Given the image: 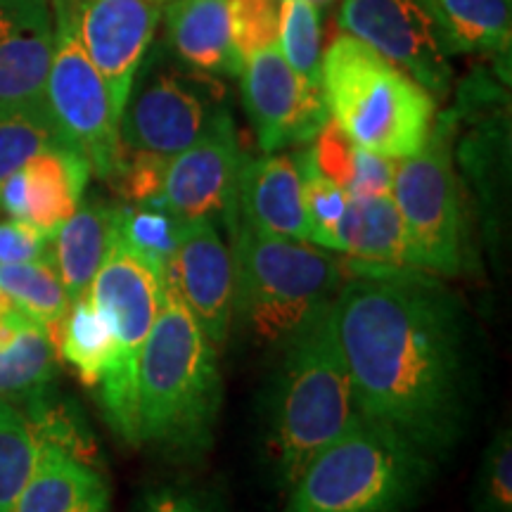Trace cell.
<instances>
[{"label": "cell", "mask_w": 512, "mask_h": 512, "mask_svg": "<svg viewBox=\"0 0 512 512\" xmlns=\"http://www.w3.org/2000/svg\"><path fill=\"white\" fill-rule=\"evenodd\" d=\"M332 311L356 411L430 456L463 437L472 368L463 304L413 268L351 261Z\"/></svg>", "instance_id": "cell-1"}, {"label": "cell", "mask_w": 512, "mask_h": 512, "mask_svg": "<svg viewBox=\"0 0 512 512\" xmlns=\"http://www.w3.org/2000/svg\"><path fill=\"white\" fill-rule=\"evenodd\" d=\"M221 399L219 351L164 280L157 320L138 363L133 446L176 458L200 456L214 439Z\"/></svg>", "instance_id": "cell-2"}, {"label": "cell", "mask_w": 512, "mask_h": 512, "mask_svg": "<svg viewBox=\"0 0 512 512\" xmlns=\"http://www.w3.org/2000/svg\"><path fill=\"white\" fill-rule=\"evenodd\" d=\"M335 302V299H332ZM332 302L318 306L283 342L268 420V448L287 486L323 446L358 420Z\"/></svg>", "instance_id": "cell-3"}, {"label": "cell", "mask_w": 512, "mask_h": 512, "mask_svg": "<svg viewBox=\"0 0 512 512\" xmlns=\"http://www.w3.org/2000/svg\"><path fill=\"white\" fill-rule=\"evenodd\" d=\"M320 88L332 124L389 159L415 155L437 119V100L413 76L344 31L323 50Z\"/></svg>", "instance_id": "cell-4"}, {"label": "cell", "mask_w": 512, "mask_h": 512, "mask_svg": "<svg viewBox=\"0 0 512 512\" xmlns=\"http://www.w3.org/2000/svg\"><path fill=\"white\" fill-rule=\"evenodd\" d=\"M430 475V453L358 415L304 467L290 486L285 512H406Z\"/></svg>", "instance_id": "cell-5"}, {"label": "cell", "mask_w": 512, "mask_h": 512, "mask_svg": "<svg viewBox=\"0 0 512 512\" xmlns=\"http://www.w3.org/2000/svg\"><path fill=\"white\" fill-rule=\"evenodd\" d=\"M235 311L264 344H280L318 306L332 302L349 261L313 242L280 238L230 216Z\"/></svg>", "instance_id": "cell-6"}, {"label": "cell", "mask_w": 512, "mask_h": 512, "mask_svg": "<svg viewBox=\"0 0 512 512\" xmlns=\"http://www.w3.org/2000/svg\"><path fill=\"white\" fill-rule=\"evenodd\" d=\"M451 143L453 117L437 114L427 143L394 166L392 200L422 273L458 275L467 271L472 254Z\"/></svg>", "instance_id": "cell-7"}, {"label": "cell", "mask_w": 512, "mask_h": 512, "mask_svg": "<svg viewBox=\"0 0 512 512\" xmlns=\"http://www.w3.org/2000/svg\"><path fill=\"white\" fill-rule=\"evenodd\" d=\"M88 297L110 325L114 358L95 389L107 422L126 444H133L138 363L162 304V278L119 235L95 273Z\"/></svg>", "instance_id": "cell-8"}, {"label": "cell", "mask_w": 512, "mask_h": 512, "mask_svg": "<svg viewBox=\"0 0 512 512\" xmlns=\"http://www.w3.org/2000/svg\"><path fill=\"white\" fill-rule=\"evenodd\" d=\"M55 48L46 81V105L62 138L76 147L102 181H110L121 155L119 117L110 88L81 43L76 0H53Z\"/></svg>", "instance_id": "cell-9"}, {"label": "cell", "mask_w": 512, "mask_h": 512, "mask_svg": "<svg viewBox=\"0 0 512 512\" xmlns=\"http://www.w3.org/2000/svg\"><path fill=\"white\" fill-rule=\"evenodd\" d=\"M223 110L226 91L214 76L157 64L131 86L119 119L121 147L171 159L200 140Z\"/></svg>", "instance_id": "cell-10"}, {"label": "cell", "mask_w": 512, "mask_h": 512, "mask_svg": "<svg viewBox=\"0 0 512 512\" xmlns=\"http://www.w3.org/2000/svg\"><path fill=\"white\" fill-rule=\"evenodd\" d=\"M337 19L344 34L401 67L434 100L446 98L451 57L420 0H342Z\"/></svg>", "instance_id": "cell-11"}, {"label": "cell", "mask_w": 512, "mask_h": 512, "mask_svg": "<svg viewBox=\"0 0 512 512\" xmlns=\"http://www.w3.org/2000/svg\"><path fill=\"white\" fill-rule=\"evenodd\" d=\"M242 105L264 152L311 143L328 121L323 88L299 76L278 46L249 55L240 72Z\"/></svg>", "instance_id": "cell-12"}, {"label": "cell", "mask_w": 512, "mask_h": 512, "mask_svg": "<svg viewBox=\"0 0 512 512\" xmlns=\"http://www.w3.org/2000/svg\"><path fill=\"white\" fill-rule=\"evenodd\" d=\"M245 162L238 128L223 110L200 140L178 152L166 164L162 192L152 204L174 214L178 221L214 219L235 214L238 176Z\"/></svg>", "instance_id": "cell-13"}, {"label": "cell", "mask_w": 512, "mask_h": 512, "mask_svg": "<svg viewBox=\"0 0 512 512\" xmlns=\"http://www.w3.org/2000/svg\"><path fill=\"white\" fill-rule=\"evenodd\" d=\"M164 280L188 306L211 347L226 349L235 316V261L214 219L183 221Z\"/></svg>", "instance_id": "cell-14"}, {"label": "cell", "mask_w": 512, "mask_h": 512, "mask_svg": "<svg viewBox=\"0 0 512 512\" xmlns=\"http://www.w3.org/2000/svg\"><path fill=\"white\" fill-rule=\"evenodd\" d=\"M166 5L169 0H76L81 43L110 88L119 119Z\"/></svg>", "instance_id": "cell-15"}, {"label": "cell", "mask_w": 512, "mask_h": 512, "mask_svg": "<svg viewBox=\"0 0 512 512\" xmlns=\"http://www.w3.org/2000/svg\"><path fill=\"white\" fill-rule=\"evenodd\" d=\"M91 174V164L76 147H48L0 183V211L55 238L83 200Z\"/></svg>", "instance_id": "cell-16"}, {"label": "cell", "mask_w": 512, "mask_h": 512, "mask_svg": "<svg viewBox=\"0 0 512 512\" xmlns=\"http://www.w3.org/2000/svg\"><path fill=\"white\" fill-rule=\"evenodd\" d=\"M53 48V0H0V102L46 98Z\"/></svg>", "instance_id": "cell-17"}, {"label": "cell", "mask_w": 512, "mask_h": 512, "mask_svg": "<svg viewBox=\"0 0 512 512\" xmlns=\"http://www.w3.org/2000/svg\"><path fill=\"white\" fill-rule=\"evenodd\" d=\"M235 211L249 226L280 238L309 242L302 174L297 159L280 152L242 162Z\"/></svg>", "instance_id": "cell-18"}, {"label": "cell", "mask_w": 512, "mask_h": 512, "mask_svg": "<svg viewBox=\"0 0 512 512\" xmlns=\"http://www.w3.org/2000/svg\"><path fill=\"white\" fill-rule=\"evenodd\" d=\"M166 41L178 60L197 72L240 76L226 0H169Z\"/></svg>", "instance_id": "cell-19"}, {"label": "cell", "mask_w": 512, "mask_h": 512, "mask_svg": "<svg viewBox=\"0 0 512 512\" xmlns=\"http://www.w3.org/2000/svg\"><path fill=\"white\" fill-rule=\"evenodd\" d=\"M339 254L377 268H413L415 254L392 195L349 197L337 228Z\"/></svg>", "instance_id": "cell-20"}, {"label": "cell", "mask_w": 512, "mask_h": 512, "mask_svg": "<svg viewBox=\"0 0 512 512\" xmlns=\"http://www.w3.org/2000/svg\"><path fill=\"white\" fill-rule=\"evenodd\" d=\"M15 512H110V484L100 467L41 444L36 470Z\"/></svg>", "instance_id": "cell-21"}, {"label": "cell", "mask_w": 512, "mask_h": 512, "mask_svg": "<svg viewBox=\"0 0 512 512\" xmlns=\"http://www.w3.org/2000/svg\"><path fill=\"white\" fill-rule=\"evenodd\" d=\"M119 204L100 197L81 200L79 207L53 238V259L69 299H79L91 290L95 273L110 254L117 238Z\"/></svg>", "instance_id": "cell-22"}, {"label": "cell", "mask_w": 512, "mask_h": 512, "mask_svg": "<svg viewBox=\"0 0 512 512\" xmlns=\"http://www.w3.org/2000/svg\"><path fill=\"white\" fill-rule=\"evenodd\" d=\"M430 12L448 57L510 55V0H420Z\"/></svg>", "instance_id": "cell-23"}, {"label": "cell", "mask_w": 512, "mask_h": 512, "mask_svg": "<svg viewBox=\"0 0 512 512\" xmlns=\"http://www.w3.org/2000/svg\"><path fill=\"white\" fill-rule=\"evenodd\" d=\"M53 344L57 358L79 375L86 387L95 389L114 358V337L107 320L100 316L88 294L74 299L64 313Z\"/></svg>", "instance_id": "cell-24"}, {"label": "cell", "mask_w": 512, "mask_h": 512, "mask_svg": "<svg viewBox=\"0 0 512 512\" xmlns=\"http://www.w3.org/2000/svg\"><path fill=\"white\" fill-rule=\"evenodd\" d=\"M0 297L8 299L24 316L43 325L50 339L60 328L64 313L72 304L55 268L53 256L27 261V264L0 266Z\"/></svg>", "instance_id": "cell-25"}, {"label": "cell", "mask_w": 512, "mask_h": 512, "mask_svg": "<svg viewBox=\"0 0 512 512\" xmlns=\"http://www.w3.org/2000/svg\"><path fill=\"white\" fill-rule=\"evenodd\" d=\"M57 351L43 325L31 323L10 344L0 347V399H29L53 384L57 375Z\"/></svg>", "instance_id": "cell-26"}, {"label": "cell", "mask_w": 512, "mask_h": 512, "mask_svg": "<svg viewBox=\"0 0 512 512\" xmlns=\"http://www.w3.org/2000/svg\"><path fill=\"white\" fill-rule=\"evenodd\" d=\"M67 143L50 114L46 98L0 102V183L48 147Z\"/></svg>", "instance_id": "cell-27"}, {"label": "cell", "mask_w": 512, "mask_h": 512, "mask_svg": "<svg viewBox=\"0 0 512 512\" xmlns=\"http://www.w3.org/2000/svg\"><path fill=\"white\" fill-rule=\"evenodd\" d=\"M24 401H27V408H22V411L27 415L38 444L55 446L67 456L81 460V463L100 467L98 446H95L93 434L74 401L57 396L50 389V384Z\"/></svg>", "instance_id": "cell-28"}, {"label": "cell", "mask_w": 512, "mask_h": 512, "mask_svg": "<svg viewBox=\"0 0 512 512\" xmlns=\"http://www.w3.org/2000/svg\"><path fill=\"white\" fill-rule=\"evenodd\" d=\"M38 444L27 415L12 401L0 399V512H15L22 491L34 475Z\"/></svg>", "instance_id": "cell-29"}, {"label": "cell", "mask_w": 512, "mask_h": 512, "mask_svg": "<svg viewBox=\"0 0 512 512\" xmlns=\"http://www.w3.org/2000/svg\"><path fill=\"white\" fill-rule=\"evenodd\" d=\"M183 221L157 204H121L117 214V235L128 249L150 264L164 280L174 256Z\"/></svg>", "instance_id": "cell-30"}, {"label": "cell", "mask_w": 512, "mask_h": 512, "mask_svg": "<svg viewBox=\"0 0 512 512\" xmlns=\"http://www.w3.org/2000/svg\"><path fill=\"white\" fill-rule=\"evenodd\" d=\"M275 46L294 72L306 83L320 88V74H323L320 8L309 0H280Z\"/></svg>", "instance_id": "cell-31"}, {"label": "cell", "mask_w": 512, "mask_h": 512, "mask_svg": "<svg viewBox=\"0 0 512 512\" xmlns=\"http://www.w3.org/2000/svg\"><path fill=\"white\" fill-rule=\"evenodd\" d=\"M294 159H297L299 174H302V195L306 223H309V242L335 252L339 221H342L349 204L347 190L342 185H337L332 178L320 174L318 166L313 164V159L306 150Z\"/></svg>", "instance_id": "cell-32"}, {"label": "cell", "mask_w": 512, "mask_h": 512, "mask_svg": "<svg viewBox=\"0 0 512 512\" xmlns=\"http://www.w3.org/2000/svg\"><path fill=\"white\" fill-rule=\"evenodd\" d=\"M230 34L240 64L278 41L280 0H226Z\"/></svg>", "instance_id": "cell-33"}, {"label": "cell", "mask_w": 512, "mask_h": 512, "mask_svg": "<svg viewBox=\"0 0 512 512\" xmlns=\"http://www.w3.org/2000/svg\"><path fill=\"white\" fill-rule=\"evenodd\" d=\"M477 512H512V434L501 430L486 448L475 484Z\"/></svg>", "instance_id": "cell-34"}, {"label": "cell", "mask_w": 512, "mask_h": 512, "mask_svg": "<svg viewBox=\"0 0 512 512\" xmlns=\"http://www.w3.org/2000/svg\"><path fill=\"white\" fill-rule=\"evenodd\" d=\"M166 164L169 159L164 157L121 147L119 162L107 183H112V188L128 200V204H152L162 192Z\"/></svg>", "instance_id": "cell-35"}, {"label": "cell", "mask_w": 512, "mask_h": 512, "mask_svg": "<svg viewBox=\"0 0 512 512\" xmlns=\"http://www.w3.org/2000/svg\"><path fill=\"white\" fill-rule=\"evenodd\" d=\"M53 256V238L27 221H0V266L27 264Z\"/></svg>", "instance_id": "cell-36"}, {"label": "cell", "mask_w": 512, "mask_h": 512, "mask_svg": "<svg viewBox=\"0 0 512 512\" xmlns=\"http://www.w3.org/2000/svg\"><path fill=\"white\" fill-rule=\"evenodd\" d=\"M396 159L375 155V152L356 147L349 181L344 185L349 197H382L392 195Z\"/></svg>", "instance_id": "cell-37"}, {"label": "cell", "mask_w": 512, "mask_h": 512, "mask_svg": "<svg viewBox=\"0 0 512 512\" xmlns=\"http://www.w3.org/2000/svg\"><path fill=\"white\" fill-rule=\"evenodd\" d=\"M136 512H214L209 508V503L197 494L183 489H164L150 491L143 501H140Z\"/></svg>", "instance_id": "cell-38"}, {"label": "cell", "mask_w": 512, "mask_h": 512, "mask_svg": "<svg viewBox=\"0 0 512 512\" xmlns=\"http://www.w3.org/2000/svg\"><path fill=\"white\" fill-rule=\"evenodd\" d=\"M309 3L316 5V8H328V5L337 3V0H309Z\"/></svg>", "instance_id": "cell-39"}]
</instances>
